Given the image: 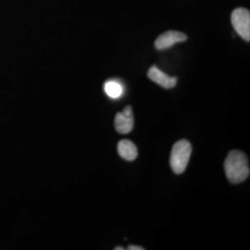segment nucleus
Masks as SVG:
<instances>
[{"label":"nucleus","mask_w":250,"mask_h":250,"mask_svg":"<svg viewBox=\"0 0 250 250\" xmlns=\"http://www.w3.org/2000/svg\"><path fill=\"white\" fill-rule=\"evenodd\" d=\"M225 170L230 182L239 184L244 182L250 173L249 162L244 153L233 150L229 153L225 161Z\"/></svg>","instance_id":"nucleus-1"},{"label":"nucleus","mask_w":250,"mask_h":250,"mask_svg":"<svg viewBox=\"0 0 250 250\" xmlns=\"http://www.w3.org/2000/svg\"><path fill=\"white\" fill-rule=\"evenodd\" d=\"M191 152V145L187 140H181L174 145L171 151L170 164L174 173H183L190 160Z\"/></svg>","instance_id":"nucleus-2"},{"label":"nucleus","mask_w":250,"mask_h":250,"mask_svg":"<svg viewBox=\"0 0 250 250\" xmlns=\"http://www.w3.org/2000/svg\"><path fill=\"white\" fill-rule=\"evenodd\" d=\"M231 23L235 30L245 41L250 40V14L248 9L238 8L231 14Z\"/></svg>","instance_id":"nucleus-3"},{"label":"nucleus","mask_w":250,"mask_h":250,"mask_svg":"<svg viewBox=\"0 0 250 250\" xmlns=\"http://www.w3.org/2000/svg\"><path fill=\"white\" fill-rule=\"evenodd\" d=\"M115 127L118 133L122 134H129L134 128V116L132 108L126 106L121 113H118L115 118Z\"/></svg>","instance_id":"nucleus-4"},{"label":"nucleus","mask_w":250,"mask_h":250,"mask_svg":"<svg viewBox=\"0 0 250 250\" xmlns=\"http://www.w3.org/2000/svg\"><path fill=\"white\" fill-rule=\"evenodd\" d=\"M187 40V36L184 33L176 31H166L157 38L155 41V47L159 50H164L170 48L176 43Z\"/></svg>","instance_id":"nucleus-5"},{"label":"nucleus","mask_w":250,"mask_h":250,"mask_svg":"<svg viewBox=\"0 0 250 250\" xmlns=\"http://www.w3.org/2000/svg\"><path fill=\"white\" fill-rule=\"evenodd\" d=\"M148 77L163 88H172L177 83V78L168 76L165 72L161 71L157 67L152 66L147 73Z\"/></svg>","instance_id":"nucleus-6"},{"label":"nucleus","mask_w":250,"mask_h":250,"mask_svg":"<svg viewBox=\"0 0 250 250\" xmlns=\"http://www.w3.org/2000/svg\"><path fill=\"white\" fill-rule=\"evenodd\" d=\"M118 152L123 159L129 161L135 160L138 156L137 147L129 140H122L118 143Z\"/></svg>","instance_id":"nucleus-7"},{"label":"nucleus","mask_w":250,"mask_h":250,"mask_svg":"<svg viewBox=\"0 0 250 250\" xmlns=\"http://www.w3.org/2000/svg\"><path fill=\"white\" fill-rule=\"evenodd\" d=\"M104 90L108 96L111 98H118L123 94V87L115 81H109L104 85Z\"/></svg>","instance_id":"nucleus-8"},{"label":"nucleus","mask_w":250,"mask_h":250,"mask_svg":"<svg viewBox=\"0 0 250 250\" xmlns=\"http://www.w3.org/2000/svg\"><path fill=\"white\" fill-rule=\"evenodd\" d=\"M128 250H143L144 248H143L142 247L136 246H129V248H128Z\"/></svg>","instance_id":"nucleus-9"},{"label":"nucleus","mask_w":250,"mask_h":250,"mask_svg":"<svg viewBox=\"0 0 250 250\" xmlns=\"http://www.w3.org/2000/svg\"><path fill=\"white\" fill-rule=\"evenodd\" d=\"M116 250H125L124 248H122V247H118V248H115Z\"/></svg>","instance_id":"nucleus-10"}]
</instances>
